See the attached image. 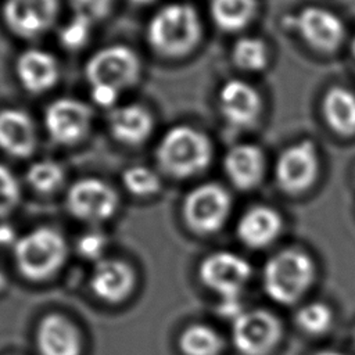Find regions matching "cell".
<instances>
[{
    "label": "cell",
    "mask_w": 355,
    "mask_h": 355,
    "mask_svg": "<svg viewBox=\"0 0 355 355\" xmlns=\"http://www.w3.org/2000/svg\"><path fill=\"white\" fill-rule=\"evenodd\" d=\"M316 279L313 258L298 248H284L272 255L262 269L265 294L276 304L290 306L301 301Z\"/></svg>",
    "instance_id": "6da1fadb"
},
{
    "label": "cell",
    "mask_w": 355,
    "mask_h": 355,
    "mask_svg": "<svg viewBox=\"0 0 355 355\" xmlns=\"http://www.w3.org/2000/svg\"><path fill=\"white\" fill-rule=\"evenodd\" d=\"M200 37L198 14L193 6L186 3H171L161 7L147 26V40L151 49L169 58L189 54Z\"/></svg>",
    "instance_id": "7a4b0ae2"
},
{
    "label": "cell",
    "mask_w": 355,
    "mask_h": 355,
    "mask_svg": "<svg viewBox=\"0 0 355 355\" xmlns=\"http://www.w3.org/2000/svg\"><path fill=\"white\" fill-rule=\"evenodd\" d=\"M157 161L168 175L184 179L202 172L212 159V143L208 136L189 125L171 128L155 150Z\"/></svg>",
    "instance_id": "3957f363"
},
{
    "label": "cell",
    "mask_w": 355,
    "mask_h": 355,
    "mask_svg": "<svg viewBox=\"0 0 355 355\" xmlns=\"http://www.w3.org/2000/svg\"><path fill=\"white\" fill-rule=\"evenodd\" d=\"M14 257L21 275L31 280H43L64 263L67 243L60 232L37 227L15 241Z\"/></svg>",
    "instance_id": "277c9868"
},
{
    "label": "cell",
    "mask_w": 355,
    "mask_h": 355,
    "mask_svg": "<svg viewBox=\"0 0 355 355\" xmlns=\"http://www.w3.org/2000/svg\"><path fill=\"white\" fill-rule=\"evenodd\" d=\"M141 62L128 46L111 44L97 50L86 62V79L93 86H105L116 92L132 87L140 78Z\"/></svg>",
    "instance_id": "5b68a950"
},
{
    "label": "cell",
    "mask_w": 355,
    "mask_h": 355,
    "mask_svg": "<svg viewBox=\"0 0 355 355\" xmlns=\"http://www.w3.org/2000/svg\"><path fill=\"white\" fill-rule=\"evenodd\" d=\"M283 337L282 320L272 311H243L232 326V340L241 355H270Z\"/></svg>",
    "instance_id": "8992f818"
},
{
    "label": "cell",
    "mask_w": 355,
    "mask_h": 355,
    "mask_svg": "<svg viewBox=\"0 0 355 355\" xmlns=\"http://www.w3.org/2000/svg\"><path fill=\"white\" fill-rule=\"evenodd\" d=\"M232 208L229 193L216 183L194 187L183 201V218L187 226L200 234L218 232L226 222Z\"/></svg>",
    "instance_id": "52a82bcc"
},
{
    "label": "cell",
    "mask_w": 355,
    "mask_h": 355,
    "mask_svg": "<svg viewBox=\"0 0 355 355\" xmlns=\"http://www.w3.org/2000/svg\"><path fill=\"white\" fill-rule=\"evenodd\" d=\"M118 204L116 191L107 182L97 178L76 180L67 194L68 211L87 223H101L110 219Z\"/></svg>",
    "instance_id": "ba28073f"
},
{
    "label": "cell",
    "mask_w": 355,
    "mask_h": 355,
    "mask_svg": "<svg viewBox=\"0 0 355 355\" xmlns=\"http://www.w3.org/2000/svg\"><path fill=\"white\" fill-rule=\"evenodd\" d=\"M252 276V266L247 259L230 251L208 255L200 266L202 283L222 298H239Z\"/></svg>",
    "instance_id": "9c48e42d"
},
{
    "label": "cell",
    "mask_w": 355,
    "mask_h": 355,
    "mask_svg": "<svg viewBox=\"0 0 355 355\" xmlns=\"http://www.w3.org/2000/svg\"><path fill=\"white\" fill-rule=\"evenodd\" d=\"M92 119V108L85 101L71 97L54 100L44 111V125L49 136L62 146L79 143L87 135Z\"/></svg>",
    "instance_id": "30bf717a"
},
{
    "label": "cell",
    "mask_w": 355,
    "mask_h": 355,
    "mask_svg": "<svg viewBox=\"0 0 355 355\" xmlns=\"http://www.w3.org/2000/svg\"><path fill=\"white\" fill-rule=\"evenodd\" d=\"M319 157L312 141L304 140L286 148L276 162V180L287 193H301L313 184Z\"/></svg>",
    "instance_id": "8fae6325"
},
{
    "label": "cell",
    "mask_w": 355,
    "mask_h": 355,
    "mask_svg": "<svg viewBox=\"0 0 355 355\" xmlns=\"http://www.w3.org/2000/svg\"><path fill=\"white\" fill-rule=\"evenodd\" d=\"M58 14V0H6L3 19L7 28L24 39L47 32Z\"/></svg>",
    "instance_id": "7c38bea8"
},
{
    "label": "cell",
    "mask_w": 355,
    "mask_h": 355,
    "mask_svg": "<svg viewBox=\"0 0 355 355\" xmlns=\"http://www.w3.org/2000/svg\"><path fill=\"white\" fill-rule=\"evenodd\" d=\"M219 108L223 118L236 128L252 125L261 112V97L247 82L227 80L219 90Z\"/></svg>",
    "instance_id": "4fadbf2b"
},
{
    "label": "cell",
    "mask_w": 355,
    "mask_h": 355,
    "mask_svg": "<svg viewBox=\"0 0 355 355\" xmlns=\"http://www.w3.org/2000/svg\"><path fill=\"white\" fill-rule=\"evenodd\" d=\"M295 25L304 40L322 51L337 49L344 39L343 21L322 7L304 8L298 14Z\"/></svg>",
    "instance_id": "5bb4252c"
},
{
    "label": "cell",
    "mask_w": 355,
    "mask_h": 355,
    "mask_svg": "<svg viewBox=\"0 0 355 355\" xmlns=\"http://www.w3.org/2000/svg\"><path fill=\"white\" fill-rule=\"evenodd\" d=\"M15 72L21 86L29 93L50 90L58 80L60 68L53 54L40 49H28L15 62Z\"/></svg>",
    "instance_id": "9a60e30c"
},
{
    "label": "cell",
    "mask_w": 355,
    "mask_h": 355,
    "mask_svg": "<svg viewBox=\"0 0 355 355\" xmlns=\"http://www.w3.org/2000/svg\"><path fill=\"white\" fill-rule=\"evenodd\" d=\"M283 227L280 214L265 205H257L247 209L237 223V237L240 241L254 250L270 245Z\"/></svg>",
    "instance_id": "2e32d148"
},
{
    "label": "cell",
    "mask_w": 355,
    "mask_h": 355,
    "mask_svg": "<svg viewBox=\"0 0 355 355\" xmlns=\"http://www.w3.org/2000/svg\"><path fill=\"white\" fill-rule=\"evenodd\" d=\"M0 148L18 158L29 157L36 148V129L32 118L22 110L0 111Z\"/></svg>",
    "instance_id": "e0dca14e"
},
{
    "label": "cell",
    "mask_w": 355,
    "mask_h": 355,
    "mask_svg": "<svg viewBox=\"0 0 355 355\" xmlns=\"http://www.w3.org/2000/svg\"><path fill=\"white\" fill-rule=\"evenodd\" d=\"M108 128L114 139L126 146L146 141L154 128L151 112L140 104H125L111 110Z\"/></svg>",
    "instance_id": "ac0fdd59"
},
{
    "label": "cell",
    "mask_w": 355,
    "mask_h": 355,
    "mask_svg": "<svg viewBox=\"0 0 355 355\" xmlns=\"http://www.w3.org/2000/svg\"><path fill=\"white\" fill-rule=\"evenodd\" d=\"M133 284V270L129 265L118 259L98 261L90 279L94 294L107 302H119L126 298Z\"/></svg>",
    "instance_id": "d6986e66"
},
{
    "label": "cell",
    "mask_w": 355,
    "mask_h": 355,
    "mask_svg": "<svg viewBox=\"0 0 355 355\" xmlns=\"http://www.w3.org/2000/svg\"><path fill=\"white\" fill-rule=\"evenodd\" d=\"M36 341L42 355H79L80 352L76 327L61 315H47L40 322Z\"/></svg>",
    "instance_id": "ffe728a7"
},
{
    "label": "cell",
    "mask_w": 355,
    "mask_h": 355,
    "mask_svg": "<svg viewBox=\"0 0 355 355\" xmlns=\"http://www.w3.org/2000/svg\"><path fill=\"white\" fill-rule=\"evenodd\" d=\"M225 172L230 182L241 189L255 187L265 172L263 153L254 144H237L225 157Z\"/></svg>",
    "instance_id": "44dd1931"
},
{
    "label": "cell",
    "mask_w": 355,
    "mask_h": 355,
    "mask_svg": "<svg viewBox=\"0 0 355 355\" xmlns=\"http://www.w3.org/2000/svg\"><path fill=\"white\" fill-rule=\"evenodd\" d=\"M323 116L340 135L355 133V93L345 87H331L323 98Z\"/></svg>",
    "instance_id": "7402d4cb"
},
{
    "label": "cell",
    "mask_w": 355,
    "mask_h": 355,
    "mask_svg": "<svg viewBox=\"0 0 355 355\" xmlns=\"http://www.w3.org/2000/svg\"><path fill=\"white\" fill-rule=\"evenodd\" d=\"M211 17L216 26L226 32L245 28L257 12L255 0H211Z\"/></svg>",
    "instance_id": "603a6c76"
},
{
    "label": "cell",
    "mask_w": 355,
    "mask_h": 355,
    "mask_svg": "<svg viewBox=\"0 0 355 355\" xmlns=\"http://www.w3.org/2000/svg\"><path fill=\"white\" fill-rule=\"evenodd\" d=\"M179 343L186 355H219L225 347L219 333L207 324L187 327Z\"/></svg>",
    "instance_id": "cb8c5ba5"
},
{
    "label": "cell",
    "mask_w": 355,
    "mask_h": 355,
    "mask_svg": "<svg viewBox=\"0 0 355 355\" xmlns=\"http://www.w3.org/2000/svg\"><path fill=\"white\" fill-rule=\"evenodd\" d=\"M294 320L302 333L316 337L326 334L331 329L334 313L326 302L311 301L297 309Z\"/></svg>",
    "instance_id": "d4e9b609"
},
{
    "label": "cell",
    "mask_w": 355,
    "mask_h": 355,
    "mask_svg": "<svg viewBox=\"0 0 355 355\" xmlns=\"http://www.w3.org/2000/svg\"><path fill=\"white\" fill-rule=\"evenodd\" d=\"M26 180L36 191L49 194L64 184L65 172L58 162L53 159H40L28 168Z\"/></svg>",
    "instance_id": "484cf974"
},
{
    "label": "cell",
    "mask_w": 355,
    "mask_h": 355,
    "mask_svg": "<svg viewBox=\"0 0 355 355\" xmlns=\"http://www.w3.org/2000/svg\"><path fill=\"white\" fill-rule=\"evenodd\" d=\"M234 64L245 71H259L268 62V47L258 37H241L233 47Z\"/></svg>",
    "instance_id": "4316f807"
},
{
    "label": "cell",
    "mask_w": 355,
    "mask_h": 355,
    "mask_svg": "<svg viewBox=\"0 0 355 355\" xmlns=\"http://www.w3.org/2000/svg\"><path fill=\"white\" fill-rule=\"evenodd\" d=\"M122 183L126 190L137 197H150L159 191L161 179L154 169L144 165H132L123 171Z\"/></svg>",
    "instance_id": "83f0119b"
},
{
    "label": "cell",
    "mask_w": 355,
    "mask_h": 355,
    "mask_svg": "<svg viewBox=\"0 0 355 355\" xmlns=\"http://www.w3.org/2000/svg\"><path fill=\"white\" fill-rule=\"evenodd\" d=\"M21 187L14 173L0 164V216H6L18 205Z\"/></svg>",
    "instance_id": "f1b7e54d"
},
{
    "label": "cell",
    "mask_w": 355,
    "mask_h": 355,
    "mask_svg": "<svg viewBox=\"0 0 355 355\" xmlns=\"http://www.w3.org/2000/svg\"><path fill=\"white\" fill-rule=\"evenodd\" d=\"M92 25L93 24L90 21L73 15L72 19L60 31V40L62 46L71 50H76L85 46V43L89 40Z\"/></svg>",
    "instance_id": "f546056e"
},
{
    "label": "cell",
    "mask_w": 355,
    "mask_h": 355,
    "mask_svg": "<svg viewBox=\"0 0 355 355\" xmlns=\"http://www.w3.org/2000/svg\"><path fill=\"white\" fill-rule=\"evenodd\" d=\"M69 4L73 10V15L94 24L110 12L112 0H69Z\"/></svg>",
    "instance_id": "4dcf8cb0"
},
{
    "label": "cell",
    "mask_w": 355,
    "mask_h": 355,
    "mask_svg": "<svg viewBox=\"0 0 355 355\" xmlns=\"http://www.w3.org/2000/svg\"><path fill=\"white\" fill-rule=\"evenodd\" d=\"M107 245V239L101 232H87L78 241V251L83 258L98 259Z\"/></svg>",
    "instance_id": "1f68e13d"
},
{
    "label": "cell",
    "mask_w": 355,
    "mask_h": 355,
    "mask_svg": "<svg viewBox=\"0 0 355 355\" xmlns=\"http://www.w3.org/2000/svg\"><path fill=\"white\" fill-rule=\"evenodd\" d=\"M119 94H121L119 92L105 86H93L90 89L92 100L103 108H115Z\"/></svg>",
    "instance_id": "d6a6232c"
},
{
    "label": "cell",
    "mask_w": 355,
    "mask_h": 355,
    "mask_svg": "<svg viewBox=\"0 0 355 355\" xmlns=\"http://www.w3.org/2000/svg\"><path fill=\"white\" fill-rule=\"evenodd\" d=\"M15 244L14 241V230L7 225H0V247Z\"/></svg>",
    "instance_id": "836d02e7"
},
{
    "label": "cell",
    "mask_w": 355,
    "mask_h": 355,
    "mask_svg": "<svg viewBox=\"0 0 355 355\" xmlns=\"http://www.w3.org/2000/svg\"><path fill=\"white\" fill-rule=\"evenodd\" d=\"M315 355H347V354L340 352V351H334V349H322V351L316 352Z\"/></svg>",
    "instance_id": "e575fe53"
},
{
    "label": "cell",
    "mask_w": 355,
    "mask_h": 355,
    "mask_svg": "<svg viewBox=\"0 0 355 355\" xmlns=\"http://www.w3.org/2000/svg\"><path fill=\"white\" fill-rule=\"evenodd\" d=\"M129 1H132L133 4H137V6H146V4L153 3L154 0H129Z\"/></svg>",
    "instance_id": "d590c367"
},
{
    "label": "cell",
    "mask_w": 355,
    "mask_h": 355,
    "mask_svg": "<svg viewBox=\"0 0 355 355\" xmlns=\"http://www.w3.org/2000/svg\"><path fill=\"white\" fill-rule=\"evenodd\" d=\"M4 286H6V276L0 272V291L4 288Z\"/></svg>",
    "instance_id": "8d00e7d4"
},
{
    "label": "cell",
    "mask_w": 355,
    "mask_h": 355,
    "mask_svg": "<svg viewBox=\"0 0 355 355\" xmlns=\"http://www.w3.org/2000/svg\"><path fill=\"white\" fill-rule=\"evenodd\" d=\"M351 51H352V57H354V60H355V37H354V40H352V43H351Z\"/></svg>",
    "instance_id": "74e56055"
},
{
    "label": "cell",
    "mask_w": 355,
    "mask_h": 355,
    "mask_svg": "<svg viewBox=\"0 0 355 355\" xmlns=\"http://www.w3.org/2000/svg\"><path fill=\"white\" fill-rule=\"evenodd\" d=\"M351 338H352V345H354V348H355V327H354V330H352V336H351Z\"/></svg>",
    "instance_id": "f35d334b"
}]
</instances>
